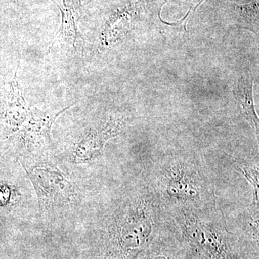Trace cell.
<instances>
[{"label":"cell","mask_w":259,"mask_h":259,"mask_svg":"<svg viewBox=\"0 0 259 259\" xmlns=\"http://www.w3.org/2000/svg\"><path fill=\"white\" fill-rule=\"evenodd\" d=\"M187 247V246H186ZM183 259H204L202 257L199 256V255L196 254L193 251L189 249L187 247L185 254L184 255Z\"/></svg>","instance_id":"obj_12"},{"label":"cell","mask_w":259,"mask_h":259,"mask_svg":"<svg viewBox=\"0 0 259 259\" xmlns=\"http://www.w3.org/2000/svg\"><path fill=\"white\" fill-rule=\"evenodd\" d=\"M32 181L41 212H54L71 205L77 199L76 186L62 172L51 165L23 164Z\"/></svg>","instance_id":"obj_4"},{"label":"cell","mask_w":259,"mask_h":259,"mask_svg":"<svg viewBox=\"0 0 259 259\" xmlns=\"http://www.w3.org/2000/svg\"><path fill=\"white\" fill-rule=\"evenodd\" d=\"M184 244L204 259H258V244L228 230L219 207L169 214Z\"/></svg>","instance_id":"obj_3"},{"label":"cell","mask_w":259,"mask_h":259,"mask_svg":"<svg viewBox=\"0 0 259 259\" xmlns=\"http://www.w3.org/2000/svg\"><path fill=\"white\" fill-rule=\"evenodd\" d=\"M19 66L20 64L15 71L14 78L5 83L1 95L0 117L9 134L20 131L30 111L18 77Z\"/></svg>","instance_id":"obj_6"},{"label":"cell","mask_w":259,"mask_h":259,"mask_svg":"<svg viewBox=\"0 0 259 259\" xmlns=\"http://www.w3.org/2000/svg\"><path fill=\"white\" fill-rule=\"evenodd\" d=\"M253 79L251 74H242L234 89L235 96L241 105L245 120L258 138V117L255 111L253 100Z\"/></svg>","instance_id":"obj_8"},{"label":"cell","mask_w":259,"mask_h":259,"mask_svg":"<svg viewBox=\"0 0 259 259\" xmlns=\"http://www.w3.org/2000/svg\"><path fill=\"white\" fill-rule=\"evenodd\" d=\"M148 182L168 214L210 210L218 207L212 181L200 161L192 155L174 154L162 158Z\"/></svg>","instance_id":"obj_2"},{"label":"cell","mask_w":259,"mask_h":259,"mask_svg":"<svg viewBox=\"0 0 259 259\" xmlns=\"http://www.w3.org/2000/svg\"><path fill=\"white\" fill-rule=\"evenodd\" d=\"M203 1L204 0H192V6H191L190 11H189V13H187V15H186L185 18H184L183 20H185V19L187 18V15H190L191 12L194 11V10L197 9V7H198L199 5H200L201 3H202Z\"/></svg>","instance_id":"obj_13"},{"label":"cell","mask_w":259,"mask_h":259,"mask_svg":"<svg viewBox=\"0 0 259 259\" xmlns=\"http://www.w3.org/2000/svg\"><path fill=\"white\" fill-rule=\"evenodd\" d=\"M116 207L97 239L94 259H137L177 231L148 181Z\"/></svg>","instance_id":"obj_1"},{"label":"cell","mask_w":259,"mask_h":259,"mask_svg":"<svg viewBox=\"0 0 259 259\" xmlns=\"http://www.w3.org/2000/svg\"><path fill=\"white\" fill-rule=\"evenodd\" d=\"M125 121L123 117L110 115L100 125L90 130L78 141L74 151V161L84 163L100 157L107 141L118 136Z\"/></svg>","instance_id":"obj_5"},{"label":"cell","mask_w":259,"mask_h":259,"mask_svg":"<svg viewBox=\"0 0 259 259\" xmlns=\"http://www.w3.org/2000/svg\"><path fill=\"white\" fill-rule=\"evenodd\" d=\"M232 21L239 28L247 29L258 36V0L248 4H231L229 8Z\"/></svg>","instance_id":"obj_10"},{"label":"cell","mask_w":259,"mask_h":259,"mask_svg":"<svg viewBox=\"0 0 259 259\" xmlns=\"http://www.w3.org/2000/svg\"><path fill=\"white\" fill-rule=\"evenodd\" d=\"M187 247L178 229L158 241L137 259H183Z\"/></svg>","instance_id":"obj_9"},{"label":"cell","mask_w":259,"mask_h":259,"mask_svg":"<svg viewBox=\"0 0 259 259\" xmlns=\"http://www.w3.org/2000/svg\"><path fill=\"white\" fill-rule=\"evenodd\" d=\"M71 107H65L57 112L44 111L36 107L30 108L25 123L18 131L24 144L27 147L49 144L51 139V127L56 118Z\"/></svg>","instance_id":"obj_7"},{"label":"cell","mask_w":259,"mask_h":259,"mask_svg":"<svg viewBox=\"0 0 259 259\" xmlns=\"http://www.w3.org/2000/svg\"><path fill=\"white\" fill-rule=\"evenodd\" d=\"M231 160L232 166L234 167L237 171L243 175V177L246 179V180L249 182L250 185L252 186V199L251 204H250V209L258 212L259 204V171H258V162L247 161L236 157V156H231L227 154Z\"/></svg>","instance_id":"obj_11"}]
</instances>
